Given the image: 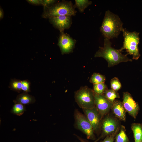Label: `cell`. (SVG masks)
I'll use <instances>...</instances> for the list:
<instances>
[{
    "label": "cell",
    "instance_id": "obj_1",
    "mask_svg": "<svg viewBox=\"0 0 142 142\" xmlns=\"http://www.w3.org/2000/svg\"><path fill=\"white\" fill-rule=\"evenodd\" d=\"M127 55V54H122L119 49L113 47L110 40L104 38L103 46L99 47L94 57L103 58L107 61L108 67H110L121 62L132 61V60L129 58Z\"/></svg>",
    "mask_w": 142,
    "mask_h": 142
},
{
    "label": "cell",
    "instance_id": "obj_2",
    "mask_svg": "<svg viewBox=\"0 0 142 142\" xmlns=\"http://www.w3.org/2000/svg\"><path fill=\"white\" fill-rule=\"evenodd\" d=\"M123 24L118 15L108 10L105 12L100 31L105 38L110 40L117 37L120 34Z\"/></svg>",
    "mask_w": 142,
    "mask_h": 142
},
{
    "label": "cell",
    "instance_id": "obj_3",
    "mask_svg": "<svg viewBox=\"0 0 142 142\" xmlns=\"http://www.w3.org/2000/svg\"><path fill=\"white\" fill-rule=\"evenodd\" d=\"M122 32L124 41L123 45L119 50L122 52L123 50L125 49L127 55H131L133 59L137 60L140 56L138 47L140 40L139 33L136 31L129 32L123 28Z\"/></svg>",
    "mask_w": 142,
    "mask_h": 142
},
{
    "label": "cell",
    "instance_id": "obj_4",
    "mask_svg": "<svg viewBox=\"0 0 142 142\" xmlns=\"http://www.w3.org/2000/svg\"><path fill=\"white\" fill-rule=\"evenodd\" d=\"M76 12L71 1L63 0L49 7H44L42 16L46 18L60 15L75 16Z\"/></svg>",
    "mask_w": 142,
    "mask_h": 142
},
{
    "label": "cell",
    "instance_id": "obj_5",
    "mask_svg": "<svg viewBox=\"0 0 142 142\" xmlns=\"http://www.w3.org/2000/svg\"><path fill=\"white\" fill-rule=\"evenodd\" d=\"M74 97L76 102L82 109L95 107L94 91L87 86L82 87L75 92Z\"/></svg>",
    "mask_w": 142,
    "mask_h": 142
},
{
    "label": "cell",
    "instance_id": "obj_6",
    "mask_svg": "<svg viewBox=\"0 0 142 142\" xmlns=\"http://www.w3.org/2000/svg\"><path fill=\"white\" fill-rule=\"evenodd\" d=\"M75 123L77 128L85 134L88 139L96 140L92 126L86 116L76 110L74 114Z\"/></svg>",
    "mask_w": 142,
    "mask_h": 142
},
{
    "label": "cell",
    "instance_id": "obj_7",
    "mask_svg": "<svg viewBox=\"0 0 142 142\" xmlns=\"http://www.w3.org/2000/svg\"><path fill=\"white\" fill-rule=\"evenodd\" d=\"M119 126V122L116 119L110 116H106L102 124L101 135L94 142H97L113 134L120 128Z\"/></svg>",
    "mask_w": 142,
    "mask_h": 142
},
{
    "label": "cell",
    "instance_id": "obj_8",
    "mask_svg": "<svg viewBox=\"0 0 142 142\" xmlns=\"http://www.w3.org/2000/svg\"><path fill=\"white\" fill-rule=\"evenodd\" d=\"M76 41L64 32H60L58 39V45L62 55L69 54L72 52L75 47Z\"/></svg>",
    "mask_w": 142,
    "mask_h": 142
},
{
    "label": "cell",
    "instance_id": "obj_9",
    "mask_svg": "<svg viewBox=\"0 0 142 142\" xmlns=\"http://www.w3.org/2000/svg\"><path fill=\"white\" fill-rule=\"evenodd\" d=\"M94 93L95 107L102 118L111 109L113 103L109 101L104 94H98L94 92Z\"/></svg>",
    "mask_w": 142,
    "mask_h": 142
},
{
    "label": "cell",
    "instance_id": "obj_10",
    "mask_svg": "<svg viewBox=\"0 0 142 142\" xmlns=\"http://www.w3.org/2000/svg\"><path fill=\"white\" fill-rule=\"evenodd\" d=\"M49 19L50 22L60 32L69 29L72 23V16L69 15L55 16L50 17Z\"/></svg>",
    "mask_w": 142,
    "mask_h": 142
},
{
    "label": "cell",
    "instance_id": "obj_11",
    "mask_svg": "<svg viewBox=\"0 0 142 142\" xmlns=\"http://www.w3.org/2000/svg\"><path fill=\"white\" fill-rule=\"evenodd\" d=\"M122 103L126 111L135 118L139 111V106L129 92L123 93Z\"/></svg>",
    "mask_w": 142,
    "mask_h": 142
},
{
    "label": "cell",
    "instance_id": "obj_12",
    "mask_svg": "<svg viewBox=\"0 0 142 142\" xmlns=\"http://www.w3.org/2000/svg\"><path fill=\"white\" fill-rule=\"evenodd\" d=\"M85 115L91 124L94 131L99 128L102 117L95 107L92 109H82Z\"/></svg>",
    "mask_w": 142,
    "mask_h": 142
},
{
    "label": "cell",
    "instance_id": "obj_13",
    "mask_svg": "<svg viewBox=\"0 0 142 142\" xmlns=\"http://www.w3.org/2000/svg\"><path fill=\"white\" fill-rule=\"evenodd\" d=\"M111 109L113 113L118 118L123 121L126 120V111L122 102L118 100H115L113 103Z\"/></svg>",
    "mask_w": 142,
    "mask_h": 142
},
{
    "label": "cell",
    "instance_id": "obj_14",
    "mask_svg": "<svg viewBox=\"0 0 142 142\" xmlns=\"http://www.w3.org/2000/svg\"><path fill=\"white\" fill-rule=\"evenodd\" d=\"M35 101L34 97L30 95L28 93L24 92L18 95L13 100L14 103H19L24 105L34 103Z\"/></svg>",
    "mask_w": 142,
    "mask_h": 142
},
{
    "label": "cell",
    "instance_id": "obj_15",
    "mask_svg": "<svg viewBox=\"0 0 142 142\" xmlns=\"http://www.w3.org/2000/svg\"><path fill=\"white\" fill-rule=\"evenodd\" d=\"M131 128L133 133L135 142H142V125L134 123L132 124Z\"/></svg>",
    "mask_w": 142,
    "mask_h": 142
},
{
    "label": "cell",
    "instance_id": "obj_16",
    "mask_svg": "<svg viewBox=\"0 0 142 142\" xmlns=\"http://www.w3.org/2000/svg\"><path fill=\"white\" fill-rule=\"evenodd\" d=\"M120 128V131L115 136L114 142H130L125 133L124 127L122 126Z\"/></svg>",
    "mask_w": 142,
    "mask_h": 142
},
{
    "label": "cell",
    "instance_id": "obj_17",
    "mask_svg": "<svg viewBox=\"0 0 142 142\" xmlns=\"http://www.w3.org/2000/svg\"><path fill=\"white\" fill-rule=\"evenodd\" d=\"M73 5L75 8H77L80 12L82 13L85 9L92 3V2L88 0H75Z\"/></svg>",
    "mask_w": 142,
    "mask_h": 142
},
{
    "label": "cell",
    "instance_id": "obj_18",
    "mask_svg": "<svg viewBox=\"0 0 142 142\" xmlns=\"http://www.w3.org/2000/svg\"><path fill=\"white\" fill-rule=\"evenodd\" d=\"M26 110L25 105L19 103H15L11 111L14 114L20 116L22 115Z\"/></svg>",
    "mask_w": 142,
    "mask_h": 142
},
{
    "label": "cell",
    "instance_id": "obj_19",
    "mask_svg": "<svg viewBox=\"0 0 142 142\" xmlns=\"http://www.w3.org/2000/svg\"><path fill=\"white\" fill-rule=\"evenodd\" d=\"M106 80L105 76L99 73H94L91 76L90 82L93 84L104 83Z\"/></svg>",
    "mask_w": 142,
    "mask_h": 142
},
{
    "label": "cell",
    "instance_id": "obj_20",
    "mask_svg": "<svg viewBox=\"0 0 142 142\" xmlns=\"http://www.w3.org/2000/svg\"><path fill=\"white\" fill-rule=\"evenodd\" d=\"M22 80L15 79L11 80L9 88L12 90L19 93L22 90Z\"/></svg>",
    "mask_w": 142,
    "mask_h": 142
},
{
    "label": "cell",
    "instance_id": "obj_21",
    "mask_svg": "<svg viewBox=\"0 0 142 142\" xmlns=\"http://www.w3.org/2000/svg\"><path fill=\"white\" fill-rule=\"evenodd\" d=\"M108 89L107 85L104 83L93 84V90L97 94H103Z\"/></svg>",
    "mask_w": 142,
    "mask_h": 142
},
{
    "label": "cell",
    "instance_id": "obj_22",
    "mask_svg": "<svg viewBox=\"0 0 142 142\" xmlns=\"http://www.w3.org/2000/svg\"><path fill=\"white\" fill-rule=\"evenodd\" d=\"M104 94L106 98L113 103L115 98L120 97L118 93L112 89H108L105 91Z\"/></svg>",
    "mask_w": 142,
    "mask_h": 142
},
{
    "label": "cell",
    "instance_id": "obj_23",
    "mask_svg": "<svg viewBox=\"0 0 142 142\" xmlns=\"http://www.w3.org/2000/svg\"><path fill=\"white\" fill-rule=\"evenodd\" d=\"M110 85L111 89L116 92L120 89L121 87V83L116 77H115L111 80Z\"/></svg>",
    "mask_w": 142,
    "mask_h": 142
},
{
    "label": "cell",
    "instance_id": "obj_24",
    "mask_svg": "<svg viewBox=\"0 0 142 142\" xmlns=\"http://www.w3.org/2000/svg\"><path fill=\"white\" fill-rule=\"evenodd\" d=\"M22 90L23 92L28 93L30 92V83L27 80H22Z\"/></svg>",
    "mask_w": 142,
    "mask_h": 142
},
{
    "label": "cell",
    "instance_id": "obj_25",
    "mask_svg": "<svg viewBox=\"0 0 142 142\" xmlns=\"http://www.w3.org/2000/svg\"><path fill=\"white\" fill-rule=\"evenodd\" d=\"M120 128L113 134L105 138L101 142H114L115 136L119 131Z\"/></svg>",
    "mask_w": 142,
    "mask_h": 142
},
{
    "label": "cell",
    "instance_id": "obj_26",
    "mask_svg": "<svg viewBox=\"0 0 142 142\" xmlns=\"http://www.w3.org/2000/svg\"><path fill=\"white\" fill-rule=\"evenodd\" d=\"M57 1L54 0H42V4L44 7H49L55 3Z\"/></svg>",
    "mask_w": 142,
    "mask_h": 142
},
{
    "label": "cell",
    "instance_id": "obj_27",
    "mask_svg": "<svg viewBox=\"0 0 142 142\" xmlns=\"http://www.w3.org/2000/svg\"><path fill=\"white\" fill-rule=\"evenodd\" d=\"M29 3L32 4L38 5L42 4V0H29L27 1Z\"/></svg>",
    "mask_w": 142,
    "mask_h": 142
},
{
    "label": "cell",
    "instance_id": "obj_28",
    "mask_svg": "<svg viewBox=\"0 0 142 142\" xmlns=\"http://www.w3.org/2000/svg\"><path fill=\"white\" fill-rule=\"evenodd\" d=\"M76 136L80 142H89L86 140L83 139L77 135H76Z\"/></svg>",
    "mask_w": 142,
    "mask_h": 142
},
{
    "label": "cell",
    "instance_id": "obj_29",
    "mask_svg": "<svg viewBox=\"0 0 142 142\" xmlns=\"http://www.w3.org/2000/svg\"><path fill=\"white\" fill-rule=\"evenodd\" d=\"M0 17L1 19L3 17V12L2 10L1 9H0Z\"/></svg>",
    "mask_w": 142,
    "mask_h": 142
}]
</instances>
